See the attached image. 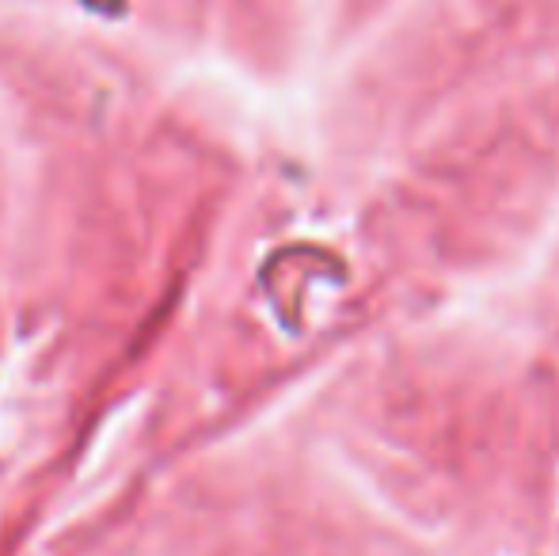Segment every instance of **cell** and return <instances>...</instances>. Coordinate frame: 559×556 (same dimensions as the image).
Listing matches in <instances>:
<instances>
[{
  "label": "cell",
  "instance_id": "obj_3",
  "mask_svg": "<svg viewBox=\"0 0 559 556\" xmlns=\"http://www.w3.org/2000/svg\"><path fill=\"white\" fill-rule=\"evenodd\" d=\"M396 4H404V0H328V35L335 46L350 43Z\"/></svg>",
  "mask_w": 559,
  "mask_h": 556
},
{
  "label": "cell",
  "instance_id": "obj_2",
  "mask_svg": "<svg viewBox=\"0 0 559 556\" xmlns=\"http://www.w3.org/2000/svg\"><path fill=\"white\" fill-rule=\"evenodd\" d=\"M343 465L464 556H559V233L510 282L354 355Z\"/></svg>",
  "mask_w": 559,
  "mask_h": 556
},
{
  "label": "cell",
  "instance_id": "obj_1",
  "mask_svg": "<svg viewBox=\"0 0 559 556\" xmlns=\"http://www.w3.org/2000/svg\"><path fill=\"white\" fill-rule=\"evenodd\" d=\"M338 50L328 164L369 347L491 294L559 233V0H404Z\"/></svg>",
  "mask_w": 559,
  "mask_h": 556
}]
</instances>
